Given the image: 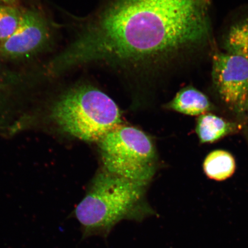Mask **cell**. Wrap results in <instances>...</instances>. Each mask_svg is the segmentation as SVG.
<instances>
[{"label":"cell","mask_w":248,"mask_h":248,"mask_svg":"<svg viewBox=\"0 0 248 248\" xmlns=\"http://www.w3.org/2000/svg\"><path fill=\"white\" fill-rule=\"evenodd\" d=\"M246 109H247L248 110V100L247 101V104H246Z\"/></svg>","instance_id":"13"},{"label":"cell","mask_w":248,"mask_h":248,"mask_svg":"<svg viewBox=\"0 0 248 248\" xmlns=\"http://www.w3.org/2000/svg\"><path fill=\"white\" fill-rule=\"evenodd\" d=\"M165 108L186 115L198 116L212 110V105L202 92L193 86H187L180 90Z\"/></svg>","instance_id":"7"},{"label":"cell","mask_w":248,"mask_h":248,"mask_svg":"<svg viewBox=\"0 0 248 248\" xmlns=\"http://www.w3.org/2000/svg\"><path fill=\"white\" fill-rule=\"evenodd\" d=\"M212 76L222 100L235 112L246 110L248 99V61L240 55L217 53L213 56Z\"/></svg>","instance_id":"5"},{"label":"cell","mask_w":248,"mask_h":248,"mask_svg":"<svg viewBox=\"0 0 248 248\" xmlns=\"http://www.w3.org/2000/svg\"><path fill=\"white\" fill-rule=\"evenodd\" d=\"M16 1V0H0V2H2L7 4H14Z\"/></svg>","instance_id":"12"},{"label":"cell","mask_w":248,"mask_h":248,"mask_svg":"<svg viewBox=\"0 0 248 248\" xmlns=\"http://www.w3.org/2000/svg\"><path fill=\"white\" fill-rule=\"evenodd\" d=\"M237 129L235 124L229 123L212 114H204L198 118L196 132L202 143L213 142Z\"/></svg>","instance_id":"8"},{"label":"cell","mask_w":248,"mask_h":248,"mask_svg":"<svg viewBox=\"0 0 248 248\" xmlns=\"http://www.w3.org/2000/svg\"><path fill=\"white\" fill-rule=\"evenodd\" d=\"M52 117L64 132L91 142H98L122 123L116 102L89 80L64 92L55 102Z\"/></svg>","instance_id":"3"},{"label":"cell","mask_w":248,"mask_h":248,"mask_svg":"<svg viewBox=\"0 0 248 248\" xmlns=\"http://www.w3.org/2000/svg\"><path fill=\"white\" fill-rule=\"evenodd\" d=\"M235 163L233 156L228 152L217 150L207 155L203 169L209 178L216 181H224L233 174Z\"/></svg>","instance_id":"9"},{"label":"cell","mask_w":248,"mask_h":248,"mask_svg":"<svg viewBox=\"0 0 248 248\" xmlns=\"http://www.w3.org/2000/svg\"><path fill=\"white\" fill-rule=\"evenodd\" d=\"M23 12L9 5H0V43L8 39L19 25Z\"/></svg>","instance_id":"11"},{"label":"cell","mask_w":248,"mask_h":248,"mask_svg":"<svg viewBox=\"0 0 248 248\" xmlns=\"http://www.w3.org/2000/svg\"><path fill=\"white\" fill-rule=\"evenodd\" d=\"M49 38L47 24L42 16L34 11L24 12L15 32L0 43V53L11 58L26 57L41 49Z\"/></svg>","instance_id":"6"},{"label":"cell","mask_w":248,"mask_h":248,"mask_svg":"<svg viewBox=\"0 0 248 248\" xmlns=\"http://www.w3.org/2000/svg\"><path fill=\"white\" fill-rule=\"evenodd\" d=\"M97 143L104 170L145 185L153 178L157 167L156 150L140 129L122 124Z\"/></svg>","instance_id":"4"},{"label":"cell","mask_w":248,"mask_h":248,"mask_svg":"<svg viewBox=\"0 0 248 248\" xmlns=\"http://www.w3.org/2000/svg\"><path fill=\"white\" fill-rule=\"evenodd\" d=\"M224 46L228 53L240 55L248 61V16L232 25Z\"/></svg>","instance_id":"10"},{"label":"cell","mask_w":248,"mask_h":248,"mask_svg":"<svg viewBox=\"0 0 248 248\" xmlns=\"http://www.w3.org/2000/svg\"><path fill=\"white\" fill-rule=\"evenodd\" d=\"M147 186L100 170L74 212L83 238L106 237L124 220L141 221L153 216L145 198Z\"/></svg>","instance_id":"2"},{"label":"cell","mask_w":248,"mask_h":248,"mask_svg":"<svg viewBox=\"0 0 248 248\" xmlns=\"http://www.w3.org/2000/svg\"><path fill=\"white\" fill-rule=\"evenodd\" d=\"M211 0H101L52 62L57 73L101 66L128 76H159L212 33Z\"/></svg>","instance_id":"1"}]
</instances>
